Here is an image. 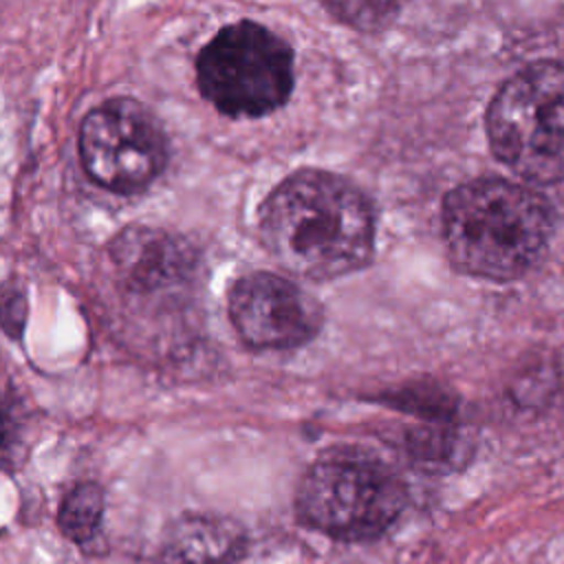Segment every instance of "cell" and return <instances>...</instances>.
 I'll return each mask as SVG.
<instances>
[{
  "instance_id": "ba28073f",
  "label": "cell",
  "mask_w": 564,
  "mask_h": 564,
  "mask_svg": "<svg viewBox=\"0 0 564 564\" xmlns=\"http://www.w3.org/2000/svg\"><path fill=\"white\" fill-rule=\"evenodd\" d=\"M245 549L242 527L216 513L181 516L163 542L167 564H234L245 555Z\"/></svg>"
},
{
  "instance_id": "9c48e42d",
  "label": "cell",
  "mask_w": 564,
  "mask_h": 564,
  "mask_svg": "<svg viewBox=\"0 0 564 564\" xmlns=\"http://www.w3.org/2000/svg\"><path fill=\"white\" fill-rule=\"evenodd\" d=\"M112 258L134 286L183 280L187 271L185 245L154 229H128L119 236Z\"/></svg>"
},
{
  "instance_id": "7a4b0ae2",
  "label": "cell",
  "mask_w": 564,
  "mask_h": 564,
  "mask_svg": "<svg viewBox=\"0 0 564 564\" xmlns=\"http://www.w3.org/2000/svg\"><path fill=\"white\" fill-rule=\"evenodd\" d=\"M443 231L456 267L471 275L511 280L542 253L551 234V212L529 187L478 178L447 194Z\"/></svg>"
},
{
  "instance_id": "8992f818",
  "label": "cell",
  "mask_w": 564,
  "mask_h": 564,
  "mask_svg": "<svg viewBox=\"0 0 564 564\" xmlns=\"http://www.w3.org/2000/svg\"><path fill=\"white\" fill-rule=\"evenodd\" d=\"M79 156L97 185L132 194L145 189L163 172L167 143L148 108L132 99H110L84 117Z\"/></svg>"
},
{
  "instance_id": "5b68a950",
  "label": "cell",
  "mask_w": 564,
  "mask_h": 564,
  "mask_svg": "<svg viewBox=\"0 0 564 564\" xmlns=\"http://www.w3.org/2000/svg\"><path fill=\"white\" fill-rule=\"evenodd\" d=\"M203 97L229 117H262L293 90V51L258 22L220 29L196 62Z\"/></svg>"
},
{
  "instance_id": "30bf717a",
  "label": "cell",
  "mask_w": 564,
  "mask_h": 564,
  "mask_svg": "<svg viewBox=\"0 0 564 564\" xmlns=\"http://www.w3.org/2000/svg\"><path fill=\"white\" fill-rule=\"evenodd\" d=\"M104 494L95 482H82L73 487L59 507V529L73 542L90 540L101 522Z\"/></svg>"
},
{
  "instance_id": "52a82bcc",
  "label": "cell",
  "mask_w": 564,
  "mask_h": 564,
  "mask_svg": "<svg viewBox=\"0 0 564 564\" xmlns=\"http://www.w3.org/2000/svg\"><path fill=\"white\" fill-rule=\"evenodd\" d=\"M229 317L245 344L262 350H286L317 335L322 306L295 282L258 271L234 282Z\"/></svg>"
},
{
  "instance_id": "7c38bea8",
  "label": "cell",
  "mask_w": 564,
  "mask_h": 564,
  "mask_svg": "<svg viewBox=\"0 0 564 564\" xmlns=\"http://www.w3.org/2000/svg\"><path fill=\"white\" fill-rule=\"evenodd\" d=\"M15 438H18L15 421H13V416L9 414V410L0 405V463L11 456V449H13V445H15Z\"/></svg>"
},
{
  "instance_id": "3957f363",
  "label": "cell",
  "mask_w": 564,
  "mask_h": 564,
  "mask_svg": "<svg viewBox=\"0 0 564 564\" xmlns=\"http://www.w3.org/2000/svg\"><path fill=\"white\" fill-rule=\"evenodd\" d=\"M494 154L531 183L564 178V66L540 62L513 75L487 110Z\"/></svg>"
},
{
  "instance_id": "8fae6325",
  "label": "cell",
  "mask_w": 564,
  "mask_h": 564,
  "mask_svg": "<svg viewBox=\"0 0 564 564\" xmlns=\"http://www.w3.org/2000/svg\"><path fill=\"white\" fill-rule=\"evenodd\" d=\"M405 0H322L341 22L355 29H377L394 18Z\"/></svg>"
},
{
  "instance_id": "6da1fadb",
  "label": "cell",
  "mask_w": 564,
  "mask_h": 564,
  "mask_svg": "<svg viewBox=\"0 0 564 564\" xmlns=\"http://www.w3.org/2000/svg\"><path fill=\"white\" fill-rule=\"evenodd\" d=\"M258 229L271 258L308 280L346 275L372 253L375 220L366 196L346 178L322 170L286 176L264 198Z\"/></svg>"
},
{
  "instance_id": "277c9868",
  "label": "cell",
  "mask_w": 564,
  "mask_h": 564,
  "mask_svg": "<svg viewBox=\"0 0 564 564\" xmlns=\"http://www.w3.org/2000/svg\"><path fill=\"white\" fill-rule=\"evenodd\" d=\"M405 489L377 458L328 452L302 476L297 511L306 524L337 540H370L401 516Z\"/></svg>"
}]
</instances>
